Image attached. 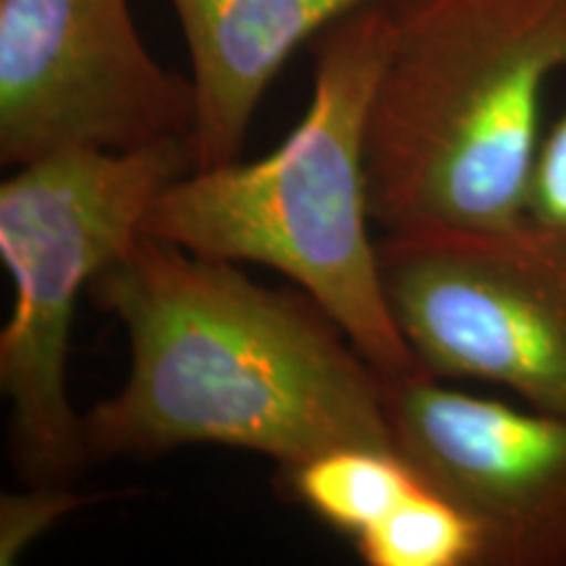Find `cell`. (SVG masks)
<instances>
[{
	"label": "cell",
	"instance_id": "6da1fadb",
	"mask_svg": "<svg viewBox=\"0 0 566 566\" xmlns=\"http://www.w3.org/2000/svg\"><path fill=\"white\" fill-rule=\"evenodd\" d=\"M87 300L122 323L129 375L84 412L90 459L221 446L283 467L394 449L386 380L307 294L142 233Z\"/></svg>",
	"mask_w": 566,
	"mask_h": 566
},
{
	"label": "cell",
	"instance_id": "7a4b0ae2",
	"mask_svg": "<svg viewBox=\"0 0 566 566\" xmlns=\"http://www.w3.org/2000/svg\"><path fill=\"white\" fill-rule=\"evenodd\" d=\"M396 24L399 0H386L317 34L313 97L289 137L265 158L179 176L142 231L200 258L281 273L384 380L422 370L391 313L370 237L367 118Z\"/></svg>",
	"mask_w": 566,
	"mask_h": 566
},
{
	"label": "cell",
	"instance_id": "3957f363",
	"mask_svg": "<svg viewBox=\"0 0 566 566\" xmlns=\"http://www.w3.org/2000/svg\"><path fill=\"white\" fill-rule=\"evenodd\" d=\"M566 71V0H399L367 118L384 233L522 226L548 84Z\"/></svg>",
	"mask_w": 566,
	"mask_h": 566
},
{
	"label": "cell",
	"instance_id": "277c9868",
	"mask_svg": "<svg viewBox=\"0 0 566 566\" xmlns=\"http://www.w3.org/2000/svg\"><path fill=\"white\" fill-rule=\"evenodd\" d=\"M192 168V142L174 137L122 153L69 147L0 184V260L13 281L0 394L9 454L27 483H71L92 462L66 380L76 310L142 237L163 189Z\"/></svg>",
	"mask_w": 566,
	"mask_h": 566
},
{
	"label": "cell",
	"instance_id": "5b68a950",
	"mask_svg": "<svg viewBox=\"0 0 566 566\" xmlns=\"http://www.w3.org/2000/svg\"><path fill=\"white\" fill-rule=\"evenodd\" d=\"M391 313L422 370L566 412V247L504 233H384Z\"/></svg>",
	"mask_w": 566,
	"mask_h": 566
},
{
	"label": "cell",
	"instance_id": "8992f818",
	"mask_svg": "<svg viewBox=\"0 0 566 566\" xmlns=\"http://www.w3.org/2000/svg\"><path fill=\"white\" fill-rule=\"evenodd\" d=\"M189 76L163 69L126 0H0V163L192 137Z\"/></svg>",
	"mask_w": 566,
	"mask_h": 566
},
{
	"label": "cell",
	"instance_id": "52a82bcc",
	"mask_svg": "<svg viewBox=\"0 0 566 566\" xmlns=\"http://www.w3.org/2000/svg\"><path fill=\"white\" fill-rule=\"evenodd\" d=\"M394 449L483 535V566H566V412L467 391L428 370L386 380Z\"/></svg>",
	"mask_w": 566,
	"mask_h": 566
},
{
	"label": "cell",
	"instance_id": "ba28073f",
	"mask_svg": "<svg viewBox=\"0 0 566 566\" xmlns=\"http://www.w3.org/2000/svg\"><path fill=\"white\" fill-rule=\"evenodd\" d=\"M189 53L195 168L242 158L279 71L338 19L386 0H168Z\"/></svg>",
	"mask_w": 566,
	"mask_h": 566
},
{
	"label": "cell",
	"instance_id": "9c48e42d",
	"mask_svg": "<svg viewBox=\"0 0 566 566\" xmlns=\"http://www.w3.org/2000/svg\"><path fill=\"white\" fill-rule=\"evenodd\" d=\"M279 472L289 499L352 543L380 525L422 483L396 451L367 446L323 451Z\"/></svg>",
	"mask_w": 566,
	"mask_h": 566
},
{
	"label": "cell",
	"instance_id": "30bf717a",
	"mask_svg": "<svg viewBox=\"0 0 566 566\" xmlns=\"http://www.w3.org/2000/svg\"><path fill=\"white\" fill-rule=\"evenodd\" d=\"M354 548L367 566H483L475 522L424 480Z\"/></svg>",
	"mask_w": 566,
	"mask_h": 566
},
{
	"label": "cell",
	"instance_id": "8fae6325",
	"mask_svg": "<svg viewBox=\"0 0 566 566\" xmlns=\"http://www.w3.org/2000/svg\"><path fill=\"white\" fill-rule=\"evenodd\" d=\"M92 501V495L71 491L69 483H30L27 491L0 495V566L17 564L61 520Z\"/></svg>",
	"mask_w": 566,
	"mask_h": 566
},
{
	"label": "cell",
	"instance_id": "7c38bea8",
	"mask_svg": "<svg viewBox=\"0 0 566 566\" xmlns=\"http://www.w3.org/2000/svg\"><path fill=\"white\" fill-rule=\"evenodd\" d=\"M522 226L551 244L566 247V108L543 134Z\"/></svg>",
	"mask_w": 566,
	"mask_h": 566
}]
</instances>
